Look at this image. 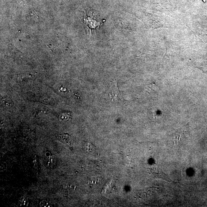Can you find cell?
<instances>
[{"instance_id":"cell-3","label":"cell","mask_w":207,"mask_h":207,"mask_svg":"<svg viewBox=\"0 0 207 207\" xmlns=\"http://www.w3.org/2000/svg\"><path fill=\"white\" fill-rule=\"evenodd\" d=\"M19 203L21 205L26 206L28 204V201L26 197H23L20 199Z\"/></svg>"},{"instance_id":"cell-1","label":"cell","mask_w":207,"mask_h":207,"mask_svg":"<svg viewBox=\"0 0 207 207\" xmlns=\"http://www.w3.org/2000/svg\"><path fill=\"white\" fill-rule=\"evenodd\" d=\"M85 20L86 24H87L89 27L90 29H95L97 27H99L100 24V22H98L96 20L94 19V18L90 17H86L84 19Z\"/></svg>"},{"instance_id":"cell-4","label":"cell","mask_w":207,"mask_h":207,"mask_svg":"<svg viewBox=\"0 0 207 207\" xmlns=\"http://www.w3.org/2000/svg\"><path fill=\"white\" fill-rule=\"evenodd\" d=\"M85 147L86 151H87V153L91 152L93 150V147L91 144H87Z\"/></svg>"},{"instance_id":"cell-2","label":"cell","mask_w":207,"mask_h":207,"mask_svg":"<svg viewBox=\"0 0 207 207\" xmlns=\"http://www.w3.org/2000/svg\"><path fill=\"white\" fill-rule=\"evenodd\" d=\"M110 88L111 89V93L109 94L110 98H112L113 100L119 99V92L118 90L116 83L113 84Z\"/></svg>"},{"instance_id":"cell-6","label":"cell","mask_w":207,"mask_h":207,"mask_svg":"<svg viewBox=\"0 0 207 207\" xmlns=\"http://www.w3.org/2000/svg\"><path fill=\"white\" fill-rule=\"evenodd\" d=\"M40 205L41 206L44 207H49V205H50V204H49L48 202L47 201H43L41 202Z\"/></svg>"},{"instance_id":"cell-5","label":"cell","mask_w":207,"mask_h":207,"mask_svg":"<svg viewBox=\"0 0 207 207\" xmlns=\"http://www.w3.org/2000/svg\"><path fill=\"white\" fill-rule=\"evenodd\" d=\"M70 114L67 113H66L65 114H63L61 117V119L63 121H69V119H70Z\"/></svg>"}]
</instances>
